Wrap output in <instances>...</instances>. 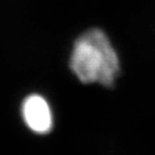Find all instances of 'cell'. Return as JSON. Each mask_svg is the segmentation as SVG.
Masks as SVG:
<instances>
[{"label":"cell","mask_w":155,"mask_h":155,"mask_svg":"<svg viewBox=\"0 0 155 155\" xmlns=\"http://www.w3.org/2000/svg\"><path fill=\"white\" fill-rule=\"evenodd\" d=\"M70 67L82 83L112 86L120 63L110 39L99 28L87 30L75 41Z\"/></svg>","instance_id":"cell-1"},{"label":"cell","mask_w":155,"mask_h":155,"mask_svg":"<svg viewBox=\"0 0 155 155\" xmlns=\"http://www.w3.org/2000/svg\"><path fill=\"white\" fill-rule=\"evenodd\" d=\"M21 113L27 127L38 134H46L52 128L51 107L43 97L32 94L24 99Z\"/></svg>","instance_id":"cell-2"}]
</instances>
